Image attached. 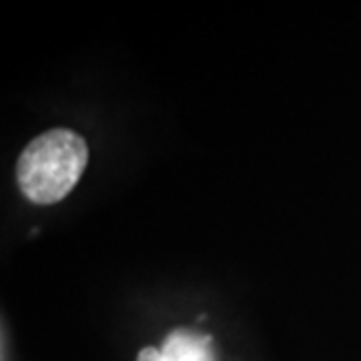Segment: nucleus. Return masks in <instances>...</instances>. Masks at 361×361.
<instances>
[{"instance_id":"nucleus-2","label":"nucleus","mask_w":361,"mask_h":361,"mask_svg":"<svg viewBox=\"0 0 361 361\" xmlns=\"http://www.w3.org/2000/svg\"><path fill=\"white\" fill-rule=\"evenodd\" d=\"M137 361H217L211 337L193 329L171 331L161 348H142Z\"/></svg>"},{"instance_id":"nucleus-1","label":"nucleus","mask_w":361,"mask_h":361,"mask_svg":"<svg viewBox=\"0 0 361 361\" xmlns=\"http://www.w3.org/2000/svg\"><path fill=\"white\" fill-rule=\"evenodd\" d=\"M89 163L85 139L68 129H52L35 137L16 163V180L28 201L52 205L75 189Z\"/></svg>"}]
</instances>
